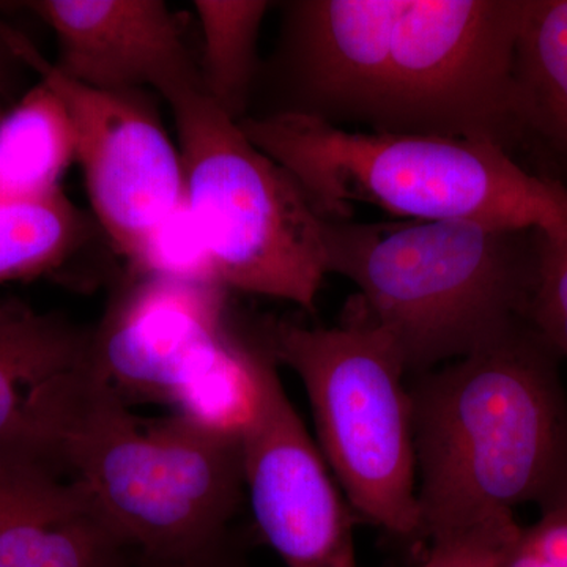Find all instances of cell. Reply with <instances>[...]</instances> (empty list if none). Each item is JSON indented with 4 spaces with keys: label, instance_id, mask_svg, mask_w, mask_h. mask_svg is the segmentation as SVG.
<instances>
[{
    "label": "cell",
    "instance_id": "6da1fadb",
    "mask_svg": "<svg viewBox=\"0 0 567 567\" xmlns=\"http://www.w3.org/2000/svg\"><path fill=\"white\" fill-rule=\"evenodd\" d=\"M559 357L528 320L410 380L421 536L567 496Z\"/></svg>",
    "mask_w": 567,
    "mask_h": 567
},
{
    "label": "cell",
    "instance_id": "7a4b0ae2",
    "mask_svg": "<svg viewBox=\"0 0 567 567\" xmlns=\"http://www.w3.org/2000/svg\"><path fill=\"white\" fill-rule=\"evenodd\" d=\"M540 229L473 221H324L327 271L416 375L527 320Z\"/></svg>",
    "mask_w": 567,
    "mask_h": 567
},
{
    "label": "cell",
    "instance_id": "3957f363",
    "mask_svg": "<svg viewBox=\"0 0 567 567\" xmlns=\"http://www.w3.org/2000/svg\"><path fill=\"white\" fill-rule=\"evenodd\" d=\"M241 130L301 186L324 221L358 204L406 221L513 229L567 226V188L518 166L506 148L436 134L353 132L303 115H246Z\"/></svg>",
    "mask_w": 567,
    "mask_h": 567
},
{
    "label": "cell",
    "instance_id": "277c9868",
    "mask_svg": "<svg viewBox=\"0 0 567 567\" xmlns=\"http://www.w3.org/2000/svg\"><path fill=\"white\" fill-rule=\"evenodd\" d=\"M65 475L123 546L158 566L218 550L245 494L240 436L182 413L136 415L96 383L66 445Z\"/></svg>",
    "mask_w": 567,
    "mask_h": 567
},
{
    "label": "cell",
    "instance_id": "5b68a950",
    "mask_svg": "<svg viewBox=\"0 0 567 567\" xmlns=\"http://www.w3.org/2000/svg\"><path fill=\"white\" fill-rule=\"evenodd\" d=\"M259 336L300 379L317 446L353 513L390 535L421 536L412 394L394 339L352 305L338 327L271 319Z\"/></svg>",
    "mask_w": 567,
    "mask_h": 567
},
{
    "label": "cell",
    "instance_id": "8992f818",
    "mask_svg": "<svg viewBox=\"0 0 567 567\" xmlns=\"http://www.w3.org/2000/svg\"><path fill=\"white\" fill-rule=\"evenodd\" d=\"M185 203L226 289L315 312L327 271L324 219L297 181L204 92L169 100Z\"/></svg>",
    "mask_w": 567,
    "mask_h": 567
},
{
    "label": "cell",
    "instance_id": "52a82bcc",
    "mask_svg": "<svg viewBox=\"0 0 567 567\" xmlns=\"http://www.w3.org/2000/svg\"><path fill=\"white\" fill-rule=\"evenodd\" d=\"M524 0H401L369 132L436 134L506 148L522 137L514 50Z\"/></svg>",
    "mask_w": 567,
    "mask_h": 567
},
{
    "label": "cell",
    "instance_id": "ba28073f",
    "mask_svg": "<svg viewBox=\"0 0 567 567\" xmlns=\"http://www.w3.org/2000/svg\"><path fill=\"white\" fill-rule=\"evenodd\" d=\"M18 58L69 112L89 199L115 248L132 256L142 238L185 200L181 152L147 92H107L71 80L32 41L7 25Z\"/></svg>",
    "mask_w": 567,
    "mask_h": 567
},
{
    "label": "cell",
    "instance_id": "9c48e42d",
    "mask_svg": "<svg viewBox=\"0 0 567 567\" xmlns=\"http://www.w3.org/2000/svg\"><path fill=\"white\" fill-rule=\"evenodd\" d=\"M276 365L260 341L256 399L240 434L245 494L257 527L286 567H360L352 507Z\"/></svg>",
    "mask_w": 567,
    "mask_h": 567
},
{
    "label": "cell",
    "instance_id": "30bf717a",
    "mask_svg": "<svg viewBox=\"0 0 567 567\" xmlns=\"http://www.w3.org/2000/svg\"><path fill=\"white\" fill-rule=\"evenodd\" d=\"M233 333L221 284L134 274L91 330L93 382L126 405H175L221 357Z\"/></svg>",
    "mask_w": 567,
    "mask_h": 567
},
{
    "label": "cell",
    "instance_id": "8fae6325",
    "mask_svg": "<svg viewBox=\"0 0 567 567\" xmlns=\"http://www.w3.org/2000/svg\"><path fill=\"white\" fill-rule=\"evenodd\" d=\"M91 331L18 301L0 303V466L65 476V451L95 382Z\"/></svg>",
    "mask_w": 567,
    "mask_h": 567
},
{
    "label": "cell",
    "instance_id": "7c38bea8",
    "mask_svg": "<svg viewBox=\"0 0 567 567\" xmlns=\"http://www.w3.org/2000/svg\"><path fill=\"white\" fill-rule=\"evenodd\" d=\"M22 6L54 32V65L71 80L107 92L152 89L166 102L204 92L199 62L163 0H32Z\"/></svg>",
    "mask_w": 567,
    "mask_h": 567
},
{
    "label": "cell",
    "instance_id": "4fadbf2b",
    "mask_svg": "<svg viewBox=\"0 0 567 567\" xmlns=\"http://www.w3.org/2000/svg\"><path fill=\"white\" fill-rule=\"evenodd\" d=\"M125 550L76 481L0 466V567H122Z\"/></svg>",
    "mask_w": 567,
    "mask_h": 567
},
{
    "label": "cell",
    "instance_id": "5bb4252c",
    "mask_svg": "<svg viewBox=\"0 0 567 567\" xmlns=\"http://www.w3.org/2000/svg\"><path fill=\"white\" fill-rule=\"evenodd\" d=\"M513 80L522 134L567 158V0H524Z\"/></svg>",
    "mask_w": 567,
    "mask_h": 567
},
{
    "label": "cell",
    "instance_id": "9a60e30c",
    "mask_svg": "<svg viewBox=\"0 0 567 567\" xmlns=\"http://www.w3.org/2000/svg\"><path fill=\"white\" fill-rule=\"evenodd\" d=\"M76 162V140L59 96L39 84L0 118V200L35 199L61 189Z\"/></svg>",
    "mask_w": 567,
    "mask_h": 567
},
{
    "label": "cell",
    "instance_id": "2e32d148",
    "mask_svg": "<svg viewBox=\"0 0 567 567\" xmlns=\"http://www.w3.org/2000/svg\"><path fill=\"white\" fill-rule=\"evenodd\" d=\"M203 31L200 76L204 93L240 122L251 104L260 76L257 41L265 14L275 6L265 0H196Z\"/></svg>",
    "mask_w": 567,
    "mask_h": 567
},
{
    "label": "cell",
    "instance_id": "e0dca14e",
    "mask_svg": "<svg viewBox=\"0 0 567 567\" xmlns=\"http://www.w3.org/2000/svg\"><path fill=\"white\" fill-rule=\"evenodd\" d=\"M91 223L62 189L0 200V282L54 270L84 245Z\"/></svg>",
    "mask_w": 567,
    "mask_h": 567
},
{
    "label": "cell",
    "instance_id": "ac0fdd59",
    "mask_svg": "<svg viewBox=\"0 0 567 567\" xmlns=\"http://www.w3.org/2000/svg\"><path fill=\"white\" fill-rule=\"evenodd\" d=\"M128 260L136 275L219 284L210 252L185 200L148 230Z\"/></svg>",
    "mask_w": 567,
    "mask_h": 567
},
{
    "label": "cell",
    "instance_id": "d6986e66",
    "mask_svg": "<svg viewBox=\"0 0 567 567\" xmlns=\"http://www.w3.org/2000/svg\"><path fill=\"white\" fill-rule=\"evenodd\" d=\"M527 320L567 360V226L539 230V251Z\"/></svg>",
    "mask_w": 567,
    "mask_h": 567
},
{
    "label": "cell",
    "instance_id": "ffe728a7",
    "mask_svg": "<svg viewBox=\"0 0 567 567\" xmlns=\"http://www.w3.org/2000/svg\"><path fill=\"white\" fill-rule=\"evenodd\" d=\"M518 527L513 516L432 537L421 567H498L503 550Z\"/></svg>",
    "mask_w": 567,
    "mask_h": 567
},
{
    "label": "cell",
    "instance_id": "44dd1931",
    "mask_svg": "<svg viewBox=\"0 0 567 567\" xmlns=\"http://www.w3.org/2000/svg\"><path fill=\"white\" fill-rule=\"evenodd\" d=\"M498 567H567V496L540 509L528 527H518Z\"/></svg>",
    "mask_w": 567,
    "mask_h": 567
},
{
    "label": "cell",
    "instance_id": "7402d4cb",
    "mask_svg": "<svg viewBox=\"0 0 567 567\" xmlns=\"http://www.w3.org/2000/svg\"><path fill=\"white\" fill-rule=\"evenodd\" d=\"M22 70L29 69L11 48L7 39V24L0 21V95L13 87Z\"/></svg>",
    "mask_w": 567,
    "mask_h": 567
},
{
    "label": "cell",
    "instance_id": "603a6c76",
    "mask_svg": "<svg viewBox=\"0 0 567 567\" xmlns=\"http://www.w3.org/2000/svg\"><path fill=\"white\" fill-rule=\"evenodd\" d=\"M162 567H234L226 565L218 557H216V550L210 554L204 555V557L194 558L192 561L178 563V565L162 566Z\"/></svg>",
    "mask_w": 567,
    "mask_h": 567
}]
</instances>
